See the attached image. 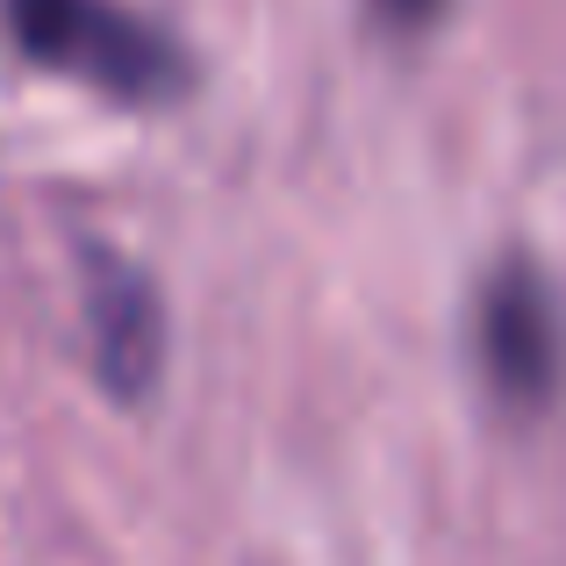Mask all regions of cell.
Wrapping results in <instances>:
<instances>
[{
  "label": "cell",
  "mask_w": 566,
  "mask_h": 566,
  "mask_svg": "<svg viewBox=\"0 0 566 566\" xmlns=\"http://www.w3.org/2000/svg\"><path fill=\"white\" fill-rule=\"evenodd\" d=\"M8 29L36 65L101 86L108 101L158 108L187 80L180 51L115 0H8Z\"/></svg>",
  "instance_id": "obj_1"
},
{
  "label": "cell",
  "mask_w": 566,
  "mask_h": 566,
  "mask_svg": "<svg viewBox=\"0 0 566 566\" xmlns=\"http://www.w3.org/2000/svg\"><path fill=\"white\" fill-rule=\"evenodd\" d=\"M86 308H94V352H101V380L115 395H144L158 374V345H166V316H158V294L144 287L137 265L101 259L94 251V287H86Z\"/></svg>",
  "instance_id": "obj_3"
},
{
  "label": "cell",
  "mask_w": 566,
  "mask_h": 566,
  "mask_svg": "<svg viewBox=\"0 0 566 566\" xmlns=\"http://www.w3.org/2000/svg\"><path fill=\"white\" fill-rule=\"evenodd\" d=\"M374 14H380V22H395V29H423V22H438V14H444V0H374Z\"/></svg>",
  "instance_id": "obj_4"
},
{
  "label": "cell",
  "mask_w": 566,
  "mask_h": 566,
  "mask_svg": "<svg viewBox=\"0 0 566 566\" xmlns=\"http://www.w3.org/2000/svg\"><path fill=\"white\" fill-rule=\"evenodd\" d=\"M473 352H481L488 387H495L502 401H516V409H538V401L559 395V380H566V308H559V287L531 259H510L481 280Z\"/></svg>",
  "instance_id": "obj_2"
}]
</instances>
